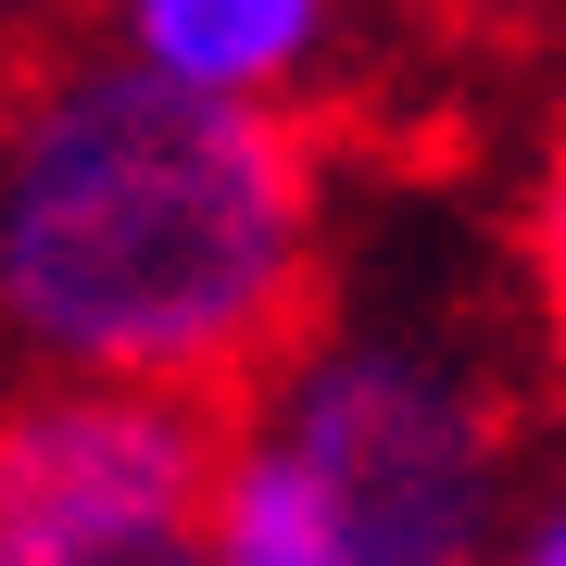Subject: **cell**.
Masks as SVG:
<instances>
[{
  "instance_id": "277c9868",
  "label": "cell",
  "mask_w": 566,
  "mask_h": 566,
  "mask_svg": "<svg viewBox=\"0 0 566 566\" xmlns=\"http://www.w3.org/2000/svg\"><path fill=\"white\" fill-rule=\"evenodd\" d=\"M340 13L353 0H114V51L227 102H290L340 51Z\"/></svg>"
},
{
  "instance_id": "6da1fadb",
  "label": "cell",
  "mask_w": 566,
  "mask_h": 566,
  "mask_svg": "<svg viewBox=\"0 0 566 566\" xmlns=\"http://www.w3.org/2000/svg\"><path fill=\"white\" fill-rule=\"evenodd\" d=\"M315 151L277 102L139 51L51 63L0 102V365L252 390L315 303Z\"/></svg>"
},
{
  "instance_id": "5b68a950",
  "label": "cell",
  "mask_w": 566,
  "mask_h": 566,
  "mask_svg": "<svg viewBox=\"0 0 566 566\" xmlns=\"http://www.w3.org/2000/svg\"><path fill=\"white\" fill-rule=\"evenodd\" d=\"M528 290H542V327L566 353V139L542 151V189H528Z\"/></svg>"
},
{
  "instance_id": "7a4b0ae2",
  "label": "cell",
  "mask_w": 566,
  "mask_h": 566,
  "mask_svg": "<svg viewBox=\"0 0 566 566\" xmlns=\"http://www.w3.org/2000/svg\"><path fill=\"white\" fill-rule=\"evenodd\" d=\"M528 441L491 378L428 315L303 327L227 416L214 566H504Z\"/></svg>"
},
{
  "instance_id": "3957f363",
  "label": "cell",
  "mask_w": 566,
  "mask_h": 566,
  "mask_svg": "<svg viewBox=\"0 0 566 566\" xmlns=\"http://www.w3.org/2000/svg\"><path fill=\"white\" fill-rule=\"evenodd\" d=\"M214 465L202 390L25 378L0 403V566H214Z\"/></svg>"
},
{
  "instance_id": "8992f818",
  "label": "cell",
  "mask_w": 566,
  "mask_h": 566,
  "mask_svg": "<svg viewBox=\"0 0 566 566\" xmlns=\"http://www.w3.org/2000/svg\"><path fill=\"white\" fill-rule=\"evenodd\" d=\"M504 566H566V428H554V479L516 504V542H504Z\"/></svg>"
}]
</instances>
